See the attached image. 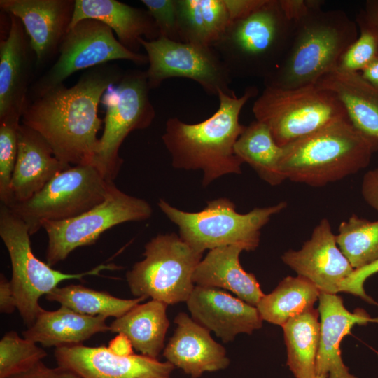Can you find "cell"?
I'll use <instances>...</instances> for the list:
<instances>
[{
	"label": "cell",
	"instance_id": "b9f144b4",
	"mask_svg": "<svg viewBox=\"0 0 378 378\" xmlns=\"http://www.w3.org/2000/svg\"><path fill=\"white\" fill-rule=\"evenodd\" d=\"M17 309L16 301L9 281L4 274H0V311L12 314Z\"/></svg>",
	"mask_w": 378,
	"mask_h": 378
},
{
	"label": "cell",
	"instance_id": "7bdbcfd3",
	"mask_svg": "<svg viewBox=\"0 0 378 378\" xmlns=\"http://www.w3.org/2000/svg\"><path fill=\"white\" fill-rule=\"evenodd\" d=\"M108 348L112 353L119 356H128L134 354V347L131 341L122 333H119L109 342Z\"/></svg>",
	"mask_w": 378,
	"mask_h": 378
},
{
	"label": "cell",
	"instance_id": "484cf974",
	"mask_svg": "<svg viewBox=\"0 0 378 378\" xmlns=\"http://www.w3.org/2000/svg\"><path fill=\"white\" fill-rule=\"evenodd\" d=\"M106 318L80 314L61 306L55 311L43 309L22 335L44 347L79 344L97 333L109 330Z\"/></svg>",
	"mask_w": 378,
	"mask_h": 378
},
{
	"label": "cell",
	"instance_id": "3957f363",
	"mask_svg": "<svg viewBox=\"0 0 378 378\" xmlns=\"http://www.w3.org/2000/svg\"><path fill=\"white\" fill-rule=\"evenodd\" d=\"M323 1L310 0L307 10L293 20L287 52L278 69L263 80L265 87L293 89L316 85L337 67L358 38L356 21L342 10H323Z\"/></svg>",
	"mask_w": 378,
	"mask_h": 378
},
{
	"label": "cell",
	"instance_id": "ba28073f",
	"mask_svg": "<svg viewBox=\"0 0 378 378\" xmlns=\"http://www.w3.org/2000/svg\"><path fill=\"white\" fill-rule=\"evenodd\" d=\"M30 233L24 221L10 209L1 204L0 237L6 246L12 266L10 283L17 309L24 324L31 327L43 310L39 298L50 293L66 280L81 279L86 276L99 275L104 270H120L113 263L101 264L87 272L67 274L52 268L33 253Z\"/></svg>",
	"mask_w": 378,
	"mask_h": 378
},
{
	"label": "cell",
	"instance_id": "30bf717a",
	"mask_svg": "<svg viewBox=\"0 0 378 378\" xmlns=\"http://www.w3.org/2000/svg\"><path fill=\"white\" fill-rule=\"evenodd\" d=\"M152 214L148 202L124 192L110 181L103 201L88 211L66 220L42 223L48 237L46 263L54 266L75 249L94 244L113 227L147 220Z\"/></svg>",
	"mask_w": 378,
	"mask_h": 378
},
{
	"label": "cell",
	"instance_id": "d590c367",
	"mask_svg": "<svg viewBox=\"0 0 378 378\" xmlns=\"http://www.w3.org/2000/svg\"><path fill=\"white\" fill-rule=\"evenodd\" d=\"M21 117L0 119V200L7 206L12 203L10 183L18 155V132Z\"/></svg>",
	"mask_w": 378,
	"mask_h": 378
},
{
	"label": "cell",
	"instance_id": "1f68e13d",
	"mask_svg": "<svg viewBox=\"0 0 378 378\" xmlns=\"http://www.w3.org/2000/svg\"><path fill=\"white\" fill-rule=\"evenodd\" d=\"M50 302H56L80 314L108 318H118L136 304L146 300L144 298L122 299L105 291L96 290L80 284L57 287L46 295Z\"/></svg>",
	"mask_w": 378,
	"mask_h": 378
},
{
	"label": "cell",
	"instance_id": "5b68a950",
	"mask_svg": "<svg viewBox=\"0 0 378 378\" xmlns=\"http://www.w3.org/2000/svg\"><path fill=\"white\" fill-rule=\"evenodd\" d=\"M293 28L280 0H265L248 15L230 22L212 47L232 78L265 80L281 63Z\"/></svg>",
	"mask_w": 378,
	"mask_h": 378
},
{
	"label": "cell",
	"instance_id": "836d02e7",
	"mask_svg": "<svg viewBox=\"0 0 378 378\" xmlns=\"http://www.w3.org/2000/svg\"><path fill=\"white\" fill-rule=\"evenodd\" d=\"M46 356V351L36 343L10 331L0 340V378L27 370Z\"/></svg>",
	"mask_w": 378,
	"mask_h": 378
},
{
	"label": "cell",
	"instance_id": "ac0fdd59",
	"mask_svg": "<svg viewBox=\"0 0 378 378\" xmlns=\"http://www.w3.org/2000/svg\"><path fill=\"white\" fill-rule=\"evenodd\" d=\"M186 304L191 318L225 343L232 342L241 333L251 335L262 326L256 307L220 288L195 286Z\"/></svg>",
	"mask_w": 378,
	"mask_h": 378
},
{
	"label": "cell",
	"instance_id": "ee69618b",
	"mask_svg": "<svg viewBox=\"0 0 378 378\" xmlns=\"http://www.w3.org/2000/svg\"><path fill=\"white\" fill-rule=\"evenodd\" d=\"M365 20L378 29V0H368L360 10Z\"/></svg>",
	"mask_w": 378,
	"mask_h": 378
},
{
	"label": "cell",
	"instance_id": "d4e9b609",
	"mask_svg": "<svg viewBox=\"0 0 378 378\" xmlns=\"http://www.w3.org/2000/svg\"><path fill=\"white\" fill-rule=\"evenodd\" d=\"M243 251L236 245L209 250L194 272L195 285L230 290L256 307L265 294L255 275L246 272L241 265L239 255Z\"/></svg>",
	"mask_w": 378,
	"mask_h": 378
},
{
	"label": "cell",
	"instance_id": "8fae6325",
	"mask_svg": "<svg viewBox=\"0 0 378 378\" xmlns=\"http://www.w3.org/2000/svg\"><path fill=\"white\" fill-rule=\"evenodd\" d=\"M104 96V129L93 165L107 181H113L123 162L120 148L128 134L148 128L155 117L146 71L130 69Z\"/></svg>",
	"mask_w": 378,
	"mask_h": 378
},
{
	"label": "cell",
	"instance_id": "e575fe53",
	"mask_svg": "<svg viewBox=\"0 0 378 378\" xmlns=\"http://www.w3.org/2000/svg\"><path fill=\"white\" fill-rule=\"evenodd\" d=\"M356 22L359 29L358 38L340 57L337 68L351 72H360L378 58V29L359 13Z\"/></svg>",
	"mask_w": 378,
	"mask_h": 378
},
{
	"label": "cell",
	"instance_id": "8d00e7d4",
	"mask_svg": "<svg viewBox=\"0 0 378 378\" xmlns=\"http://www.w3.org/2000/svg\"><path fill=\"white\" fill-rule=\"evenodd\" d=\"M155 22L160 36L181 42L177 0H141Z\"/></svg>",
	"mask_w": 378,
	"mask_h": 378
},
{
	"label": "cell",
	"instance_id": "4dcf8cb0",
	"mask_svg": "<svg viewBox=\"0 0 378 378\" xmlns=\"http://www.w3.org/2000/svg\"><path fill=\"white\" fill-rule=\"evenodd\" d=\"M319 290L309 280L298 276L284 278L256 305L263 321L282 326L289 319L314 309Z\"/></svg>",
	"mask_w": 378,
	"mask_h": 378
},
{
	"label": "cell",
	"instance_id": "f6af8a7d",
	"mask_svg": "<svg viewBox=\"0 0 378 378\" xmlns=\"http://www.w3.org/2000/svg\"><path fill=\"white\" fill-rule=\"evenodd\" d=\"M360 73L366 80L374 85L378 86V58L368 65Z\"/></svg>",
	"mask_w": 378,
	"mask_h": 378
},
{
	"label": "cell",
	"instance_id": "7a4b0ae2",
	"mask_svg": "<svg viewBox=\"0 0 378 378\" xmlns=\"http://www.w3.org/2000/svg\"><path fill=\"white\" fill-rule=\"evenodd\" d=\"M258 92L255 86L248 87L241 97L219 92L218 108L198 123H186L176 117L169 118L162 139L171 155L172 166L202 170L204 187L226 174H241L243 162L234 150L246 127L239 122V115Z\"/></svg>",
	"mask_w": 378,
	"mask_h": 378
},
{
	"label": "cell",
	"instance_id": "d6a6232c",
	"mask_svg": "<svg viewBox=\"0 0 378 378\" xmlns=\"http://www.w3.org/2000/svg\"><path fill=\"white\" fill-rule=\"evenodd\" d=\"M337 244L354 270L378 260V220L351 215L342 221L335 235Z\"/></svg>",
	"mask_w": 378,
	"mask_h": 378
},
{
	"label": "cell",
	"instance_id": "4316f807",
	"mask_svg": "<svg viewBox=\"0 0 378 378\" xmlns=\"http://www.w3.org/2000/svg\"><path fill=\"white\" fill-rule=\"evenodd\" d=\"M167 304L155 300L138 304L109 326V331L125 335L135 350L157 358L164 350L169 327Z\"/></svg>",
	"mask_w": 378,
	"mask_h": 378
},
{
	"label": "cell",
	"instance_id": "6da1fadb",
	"mask_svg": "<svg viewBox=\"0 0 378 378\" xmlns=\"http://www.w3.org/2000/svg\"><path fill=\"white\" fill-rule=\"evenodd\" d=\"M123 74L120 66L111 62L89 69L73 86L60 84L29 102L21 123L40 133L60 162L70 166L92 164L102 124L98 116L99 102Z\"/></svg>",
	"mask_w": 378,
	"mask_h": 378
},
{
	"label": "cell",
	"instance_id": "f35d334b",
	"mask_svg": "<svg viewBox=\"0 0 378 378\" xmlns=\"http://www.w3.org/2000/svg\"><path fill=\"white\" fill-rule=\"evenodd\" d=\"M7 378H80L66 369L57 366L50 368L40 361L27 370L13 374Z\"/></svg>",
	"mask_w": 378,
	"mask_h": 378
},
{
	"label": "cell",
	"instance_id": "5bb4252c",
	"mask_svg": "<svg viewBox=\"0 0 378 378\" xmlns=\"http://www.w3.org/2000/svg\"><path fill=\"white\" fill-rule=\"evenodd\" d=\"M139 43L148 59L146 74L150 90L168 78H186L197 82L209 95L234 93L230 88L232 78L213 47L162 36L153 41L141 38Z\"/></svg>",
	"mask_w": 378,
	"mask_h": 378
},
{
	"label": "cell",
	"instance_id": "bcb514c9",
	"mask_svg": "<svg viewBox=\"0 0 378 378\" xmlns=\"http://www.w3.org/2000/svg\"><path fill=\"white\" fill-rule=\"evenodd\" d=\"M315 378H327L324 376H316Z\"/></svg>",
	"mask_w": 378,
	"mask_h": 378
},
{
	"label": "cell",
	"instance_id": "7c38bea8",
	"mask_svg": "<svg viewBox=\"0 0 378 378\" xmlns=\"http://www.w3.org/2000/svg\"><path fill=\"white\" fill-rule=\"evenodd\" d=\"M109 182L92 164L71 166L29 200L8 207L24 221L32 235L46 220L71 218L99 204Z\"/></svg>",
	"mask_w": 378,
	"mask_h": 378
},
{
	"label": "cell",
	"instance_id": "e0dca14e",
	"mask_svg": "<svg viewBox=\"0 0 378 378\" xmlns=\"http://www.w3.org/2000/svg\"><path fill=\"white\" fill-rule=\"evenodd\" d=\"M281 259L298 276L311 281L320 293L337 294L354 270L340 249L326 218L320 220L300 250H289Z\"/></svg>",
	"mask_w": 378,
	"mask_h": 378
},
{
	"label": "cell",
	"instance_id": "cb8c5ba5",
	"mask_svg": "<svg viewBox=\"0 0 378 378\" xmlns=\"http://www.w3.org/2000/svg\"><path fill=\"white\" fill-rule=\"evenodd\" d=\"M85 19H94L106 24L127 50L139 53V38L153 41L160 36L155 20L147 10L117 0H75L69 28Z\"/></svg>",
	"mask_w": 378,
	"mask_h": 378
},
{
	"label": "cell",
	"instance_id": "603a6c76",
	"mask_svg": "<svg viewBox=\"0 0 378 378\" xmlns=\"http://www.w3.org/2000/svg\"><path fill=\"white\" fill-rule=\"evenodd\" d=\"M332 93L342 104L348 120L378 150V86L366 80L360 72L335 68L316 84Z\"/></svg>",
	"mask_w": 378,
	"mask_h": 378
},
{
	"label": "cell",
	"instance_id": "4fadbf2b",
	"mask_svg": "<svg viewBox=\"0 0 378 378\" xmlns=\"http://www.w3.org/2000/svg\"><path fill=\"white\" fill-rule=\"evenodd\" d=\"M117 59L129 60L136 65L148 64L146 55L125 48L106 24L94 19L83 20L68 30L59 46L57 60L31 84L28 102L64 83L77 71Z\"/></svg>",
	"mask_w": 378,
	"mask_h": 378
},
{
	"label": "cell",
	"instance_id": "44dd1931",
	"mask_svg": "<svg viewBox=\"0 0 378 378\" xmlns=\"http://www.w3.org/2000/svg\"><path fill=\"white\" fill-rule=\"evenodd\" d=\"M318 309L321 332L315 365V375L327 378H357L351 374L344 365L340 344L356 325L378 322L363 311H348L342 298L337 294L320 293Z\"/></svg>",
	"mask_w": 378,
	"mask_h": 378
},
{
	"label": "cell",
	"instance_id": "9a60e30c",
	"mask_svg": "<svg viewBox=\"0 0 378 378\" xmlns=\"http://www.w3.org/2000/svg\"><path fill=\"white\" fill-rule=\"evenodd\" d=\"M57 366L80 378H171L175 367L142 354L119 356L108 347L82 344L57 347Z\"/></svg>",
	"mask_w": 378,
	"mask_h": 378
},
{
	"label": "cell",
	"instance_id": "ffe728a7",
	"mask_svg": "<svg viewBox=\"0 0 378 378\" xmlns=\"http://www.w3.org/2000/svg\"><path fill=\"white\" fill-rule=\"evenodd\" d=\"M174 323V333L163 350L167 361L192 378L229 366L225 349L213 339L209 330L185 312L177 314Z\"/></svg>",
	"mask_w": 378,
	"mask_h": 378
},
{
	"label": "cell",
	"instance_id": "8992f818",
	"mask_svg": "<svg viewBox=\"0 0 378 378\" xmlns=\"http://www.w3.org/2000/svg\"><path fill=\"white\" fill-rule=\"evenodd\" d=\"M286 205V202H281L240 214L234 203L226 197L209 200L197 212L182 211L163 199L158 202L160 209L178 227L180 237L201 253L232 245L246 251H255L260 244L261 229Z\"/></svg>",
	"mask_w": 378,
	"mask_h": 378
},
{
	"label": "cell",
	"instance_id": "d6986e66",
	"mask_svg": "<svg viewBox=\"0 0 378 378\" xmlns=\"http://www.w3.org/2000/svg\"><path fill=\"white\" fill-rule=\"evenodd\" d=\"M7 37L0 42V119L22 115L35 66V55L21 20L8 14Z\"/></svg>",
	"mask_w": 378,
	"mask_h": 378
},
{
	"label": "cell",
	"instance_id": "9c48e42d",
	"mask_svg": "<svg viewBox=\"0 0 378 378\" xmlns=\"http://www.w3.org/2000/svg\"><path fill=\"white\" fill-rule=\"evenodd\" d=\"M202 255L174 232L158 234L146 244L144 258L126 273L131 293L167 305L186 302Z\"/></svg>",
	"mask_w": 378,
	"mask_h": 378
},
{
	"label": "cell",
	"instance_id": "74e56055",
	"mask_svg": "<svg viewBox=\"0 0 378 378\" xmlns=\"http://www.w3.org/2000/svg\"><path fill=\"white\" fill-rule=\"evenodd\" d=\"M377 272L378 260L360 269L354 270L342 284L340 292L353 294L372 303L373 300L365 292L364 284L368 278Z\"/></svg>",
	"mask_w": 378,
	"mask_h": 378
},
{
	"label": "cell",
	"instance_id": "60d3db41",
	"mask_svg": "<svg viewBox=\"0 0 378 378\" xmlns=\"http://www.w3.org/2000/svg\"><path fill=\"white\" fill-rule=\"evenodd\" d=\"M230 22L242 18L260 7L265 0H224Z\"/></svg>",
	"mask_w": 378,
	"mask_h": 378
},
{
	"label": "cell",
	"instance_id": "f546056e",
	"mask_svg": "<svg viewBox=\"0 0 378 378\" xmlns=\"http://www.w3.org/2000/svg\"><path fill=\"white\" fill-rule=\"evenodd\" d=\"M313 309L289 319L281 327L287 349V365L295 378H315L321 323Z\"/></svg>",
	"mask_w": 378,
	"mask_h": 378
},
{
	"label": "cell",
	"instance_id": "f1b7e54d",
	"mask_svg": "<svg viewBox=\"0 0 378 378\" xmlns=\"http://www.w3.org/2000/svg\"><path fill=\"white\" fill-rule=\"evenodd\" d=\"M234 150L243 163L248 164L270 185L277 186L286 180L279 169L283 147L276 144L265 123L255 120L246 126Z\"/></svg>",
	"mask_w": 378,
	"mask_h": 378
},
{
	"label": "cell",
	"instance_id": "277c9868",
	"mask_svg": "<svg viewBox=\"0 0 378 378\" xmlns=\"http://www.w3.org/2000/svg\"><path fill=\"white\" fill-rule=\"evenodd\" d=\"M373 153L344 119L283 146L279 169L286 179L320 187L365 168Z\"/></svg>",
	"mask_w": 378,
	"mask_h": 378
},
{
	"label": "cell",
	"instance_id": "52a82bcc",
	"mask_svg": "<svg viewBox=\"0 0 378 378\" xmlns=\"http://www.w3.org/2000/svg\"><path fill=\"white\" fill-rule=\"evenodd\" d=\"M252 111L281 147L348 119L338 99L316 85L293 89L265 87Z\"/></svg>",
	"mask_w": 378,
	"mask_h": 378
},
{
	"label": "cell",
	"instance_id": "7402d4cb",
	"mask_svg": "<svg viewBox=\"0 0 378 378\" xmlns=\"http://www.w3.org/2000/svg\"><path fill=\"white\" fill-rule=\"evenodd\" d=\"M71 167L56 158L40 133L20 123L18 155L10 183L11 204L29 200L57 174Z\"/></svg>",
	"mask_w": 378,
	"mask_h": 378
},
{
	"label": "cell",
	"instance_id": "2e32d148",
	"mask_svg": "<svg viewBox=\"0 0 378 378\" xmlns=\"http://www.w3.org/2000/svg\"><path fill=\"white\" fill-rule=\"evenodd\" d=\"M74 6L75 0H0L4 12L21 20L35 55L36 70L58 55Z\"/></svg>",
	"mask_w": 378,
	"mask_h": 378
},
{
	"label": "cell",
	"instance_id": "83f0119b",
	"mask_svg": "<svg viewBox=\"0 0 378 378\" xmlns=\"http://www.w3.org/2000/svg\"><path fill=\"white\" fill-rule=\"evenodd\" d=\"M181 42L213 45L230 23L224 0H177Z\"/></svg>",
	"mask_w": 378,
	"mask_h": 378
},
{
	"label": "cell",
	"instance_id": "ab89813d",
	"mask_svg": "<svg viewBox=\"0 0 378 378\" xmlns=\"http://www.w3.org/2000/svg\"><path fill=\"white\" fill-rule=\"evenodd\" d=\"M361 194L364 200L378 212V168L365 174Z\"/></svg>",
	"mask_w": 378,
	"mask_h": 378
}]
</instances>
